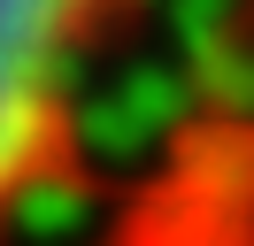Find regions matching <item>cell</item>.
<instances>
[{
	"instance_id": "1",
	"label": "cell",
	"mask_w": 254,
	"mask_h": 246,
	"mask_svg": "<svg viewBox=\"0 0 254 246\" xmlns=\"http://www.w3.org/2000/svg\"><path fill=\"white\" fill-rule=\"evenodd\" d=\"M131 0H0V215L47 184L69 116Z\"/></svg>"
}]
</instances>
